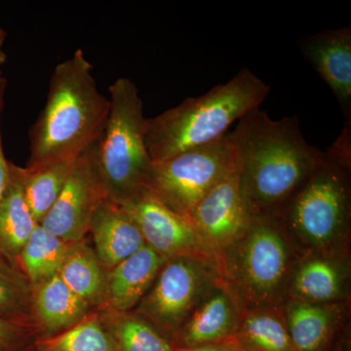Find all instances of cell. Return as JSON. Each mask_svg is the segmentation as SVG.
I'll use <instances>...</instances> for the list:
<instances>
[{"label": "cell", "mask_w": 351, "mask_h": 351, "mask_svg": "<svg viewBox=\"0 0 351 351\" xmlns=\"http://www.w3.org/2000/svg\"><path fill=\"white\" fill-rule=\"evenodd\" d=\"M239 121L228 136L245 202L253 218L276 214L322 162L324 152L306 142L298 117L274 120L258 108Z\"/></svg>", "instance_id": "cell-1"}, {"label": "cell", "mask_w": 351, "mask_h": 351, "mask_svg": "<svg viewBox=\"0 0 351 351\" xmlns=\"http://www.w3.org/2000/svg\"><path fill=\"white\" fill-rule=\"evenodd\" d=\"M108 112L110 100L99 89L93 64L76 50L53 71L45 106L29 130L25 168L80 156L100 140Z\"/></svg>", "instance_id": "cell-2"}, {"label": "cell", "mask_w": 351, "mask_h": 351, "mask_svg": "<svg viewBox=\"0 0 351 351\" xmlns=\"http://www.w3.org/2000/svg\"><path fill=\"white\" fill-rule=\"evenodd\" d=\"M351 119L322 162L277 215L302 255L348 256L350 223Z\"/></svg>", "instance_id": "cell-3"}, {"label": "cell", "mask_w": 351, "mask_h": 351, "mask_svg": "<svg viewBox=\"0 0 351 351\" xmlns=\"http://www.w3.org/2000/svg\"><path fill=\"white\" fill-rule=\"evenodd\" d=\"M269 92L267 83L244 68L208 93L145 119V145L152 163L223 138L233 122L260 108Z\"/></svg>", "instance_id": "cell-4"}, {"label": "cell", "mask_w": 351, "mask_h": 351, "mask_svg": "<svg viewBox=\"0 0 351 351\" xmlns=\"http://www.w3.org/2000/svg\"><path fill=\"white\" fill-rule=\"evenodd\" d=\"M302 255L278 215L255 217L226 252L219 285L232 295L240 313L282 306Z\"/></svg>", "instance_id": "cell-5"}, {"label": "cell", "mask_w": 351, "mask_h": 351, "mask_svg": "<svg viewBox=\"0 0 351 351\" xmlns=\"http://www.w3.org/2000/svg\"><path fill=\"white\" fill-rule=\"evenodd\" d=\"M110 112L96 145V163L108 199L125 204L149 188L152 161L145 141L144 104L130 78L108 89Z\"/></svg>", "instance_id": "cell-6"}, {"label": "cell", "mask_w": 351, "mask_h": 351, "mask_svg": "<svg viewBox=\"0 0 351 351\" xmlns=\"http://www.w3.org/2000/svg\"><path fill=\"white\" fill-rule=\"evenodd\" d=\"M237 164L228 134L216 142L154 162L149 189L166 206L189 218L198 202Z\"/></svg>", "instance_id": "cell-7"}, {"label": "cell", "mask_w": 351, "mask_h": 351, "mask_svg": "<svg viewBox=\"0 0 351 351\" xmlns=\"http://www.w3.org/2000/svg\"><path fill=\"white\" fill-rule=\"evenodd\" d=\"M217 285L218 278L208 263L195 258H171L133 311L170 339Z\"/></svg>", "instance_id": "cell-8"}, {"label": "cell", "mask_w": 351, "mask_h": 351, "mask_svg": "<svg viewBox=\"0 0 351 351\" xmlns=\"http://www.w3.org/2000/svg\"><path fill=\"white\" fill-rule=\"evenodd\" d=\"M253 219L242 195L237 164L189 215L198 239L213 258L217 278L226 252Z\"/></svg>", "instance_id": "cell-9"}, {"label": "cell", "mask_w": 351, "mask_h": 351, "mask_svg": "<svg viewBox=\"0 0 351 351\" xmlns=\"http://www.w3.org/2000/svg\"><path fill=\"white\" fill-rule=\"evenodd\" d=\"M96 145L76 158L63 191L39 223L69 243L87 239L95 212L108 198L97 167Z\"/></svg>", "instance_id": "cell-10"}, {"label": "cell", "mask_w": 351, "mask_h": 351, "mask_svg": "<svg viewBox=\"0 0 351 351\" xmlns=\"http://www.w3.org/2000/svg\"><path fill=\"white\" fill-rule=\"evenodd\" d=\"M123 205L136 221L145 243L165 258H189L211 265L213 258L201 243L186 217L176 213L149 189ZM216 274V272H215Z\"/></svg>", "instance_id": "cell-11"}, {"label": "cell", "mask_w": 351, "mask_h": 351, "mask_svg": "<svg viewBox=\"0 0 351 351\" xmlns=\"http://www.w3.org/2000/svg\"><path fill=\"white\" fill-rule=\"evenodd\" d=\"M300 51L351 119V27L324 29L302 39Z\"/></svg>", "instance_id": "cell-12"}, {"label": "cell", "mask_w": 351, "mask_h": 351, "mask_svg": "<svg viewBox=\"0 0 351 351\" xmlns=\"http://www.w3.org/2000/svg\"><path fill=\"white\" fill-rule=\"evenodd\" d=\"M348 256L306 254L298 261L288 289V299L332 304L348 302Z\"/></svg>", "instance_id": "cell-13"}, {"label": "cell", "mask_w": 351, "mask_h": 351, "mask_svg": "<svg viewBox=\"0 0 351 351\" xmlns=\"http://www.w3.org/2000/svg\"><path fill=\"white\" fill-rule=\"evenodd\" d=\"M240 311L228 292L217 285L171 337L174 348H189L223 341L233 334Z\"/></svg>", "instance_id": "cell-14"}, {"label": "cell", "mask_w": 351, "mask_h": 351, "mask_svg": "<svg viewBox=\"0 0 351 351\" xmlns=\"http://www.w3.org/2000/svg\"><path fill=\"white\" fill-rule=\"evenodd\" d=\"M89 234L95 253L107 271L145 245L140 228L126 208L108 198L95 212Z\"/></svg>", "instance_id": "cell-15"}, {"label": "cell", "mask_w": 351, "mask_h": 351, "mask_svg": "<svg viewBox=\"0 0 351 351\" xmlns=\"http://www.w3.org/2000/svg\"><path fill=\"white\" fill-rule=\"evenodd\" d=\"M167 262L145 245L130 257L107 271L106 297L98 311H132L149 292Z\"/></svg>", "instance_id": "cell-16"}, {"label": "cell", "mask_w": 351, "mask_h": 351, "mask_svg": "<svg viewBox=\"0 0 351 351\" xmlns=\"http://www.w3.org/2000/svg\"><path fill=\"white\" fill-rule=\"evenodd\" d=\"M297 351H322L346 323L348 302L315 304L288 299L283 306Z\"/></svg>", "instance_id": "cell-17"}, {"label": "cell", "mask_w": 351, "mask_h": 351, "mask_svg": "<svg viewBox=\"0 0 351 351\" xmlns=\"http://www.w3.org/2000/svg\"><path fill=\"white\" fill-rule=\"evenodd\" d=\"M93 311L86 302L64 283L58 274L32 286V317L40 328L41 338H48L66 331Z\"/></svg>", "instance_id": "cell-18"}, {"label": "cell", "mask_w": 351, "mask_h": 351, "mask_svg": "<svg viewBox=\"0 0 351 351\" xmlns=\"http://www.w3.org/2000/svg\"><path fill=\"white\" fill-rule=\"evenodd\" d=\"M38 223L24 193V168L10 162V176L0 199V253L19 267L23 248Z\"/></svg>", "instance_id": "cell-19"}, {"label": "cell", "mask_w": 351, "mask_h": 351, "mask_svg": "<svg viewBox=\"0 0 351 351\" xmlns=\"http://www.w3.org/2000/svg\"><path fill=\"white\" fill-rule=\"evenodd\" d=\"M283 306L241 311L237 329L223 341L242 351H297L289 334Z\"/></svg>", "instance_id": "cell-20"}, {"label": "cell", "mask_w": 351, "mask_h": 351, "mask_svg": "<svg viewBox=\"0 0 351 351\" xmlns=\"http://www.w3.org/2000/svg\"><path fill=\"white\" fill-rule=\"evenodd\" d=\"M58 276L94 311L104 306L107 269L101 265L87 239L69 245Z\"/></svg>", "instance_id": "cell-21"}, {"label": "cell", "mask_w": 351, "mask_h": 351, "mask_svg": "<svg viewBox=\"0 0 351 351\" xmlns=\"http://www.w3.org/2000/svg\"><path fill=\"white\" fill-rule=\"evenodd\" d=\"M98 313L119 351H174L169 339L133 311H101Z\"/></svg>", "instance_id": "cell-22"}, {"label": "cell", "mask_w": 351, "mask_h": 351, "mask_svg": "<svg viewBox=\"0 0 351 351\" xmlns=\"http://www.w3.org/2000/svg\"><path fill=\"white\" fill-rule=\"evenodd\" d=\"M76 158L55 161L34 169L24 168L25 200L38 225L63 191Z\"/></svg>", "instance_id": "cell-23"}, {"label": "cell", "mask_w": 351, "mask_h": 351, "mask_svg": "<svg viewBox=\"0 0 351 351\" xmlns=\"http://www.w3.org/2000/svg\"><path fill=\"white\" fill-rule=\"evenodd\" d=\"M69 245L43 226H36L18 263L31 287L58 274Z\"/></svg>", "instance_id": "cell-24"}, {"label": "cell", "mask_w": 351, "mask_h": 351, "mask_svg": "<svg viewBox=\"0 0 351 351\" xmlns=\"http://www.w3.org/2000/svg\"><path fill=\"white\" fill-rule=\"evenodd\" d=\"M36 351H119L110 335L101 324L99 313L87 317L66 331L39 339Z\"/></svg>", "instance_id": "cell-25"}, {"label": "cell", "mask_w": 351, "mask_h": 351, "mask_svg": "<svg viewBox=\"0 0 351 351\" xmlns=\"http://www.w3.org/2000/svg\"><path fill=\"white\" fill-rule=\"evenodd\" d=\"M0 318L31 320L32 287L22 270L0 253Z\"/></svg>", "instance_id": "cell-26"}, {"label": "cell", "mask_w": 351, "mask_h": 351, "mask_svg": "<svg viewBox=\"0 0 351 351\" xmlns=\"http://www.w3.org/2000/svg\"><path fill=\"white\" fill-rule=\"evenodd\" d=\"M43 337L36 321L0 318V351H36Z\"/></svg>", "instance_id": "cell-27"}, {"label": "cell", "mask_w": 351, "mask_h": 351, "mask_svg": "<svg viewBox=\"0 0 351 351\" xmlns=\"http://www.w3.org/2000/svg\"><path fill=\"white\" fill-rule=\"evenodd\" d=\"M7 86V80L0 73V199L3 195L5 191L7 184L9 181V176H10V162L7 161L5 156H4L3 147H2L1 138V117L4 107V96H5V90Z\"/></svg>", "instance_id": "cell-28"}, {"label": "cell", "mask_w": 351, "mask_h": 351, "mask_svg": "<svg viewBox=\"0 0 351 351\" xmlns=\"http://www.w3.org/2000/svg\"><path fill=\"white\" fill-rule=\"evenodd\" d=\"M322 351H351L350 326L346 323Z\"/></svg>", "instance_id": "cell-29"}, {"label": "cell", "mask_w": 351, "mask_h": 351, "mask_svg": "<svg viewBox=\"0 0 351 351\" xmlns=\"http://www.w3.org/2000/svg\"><path fill=\"white\" fill-rule=\"evenodd\" d=\"M174 351H242L232 343L226 341H219L218 343H210V345L195 346L189 348H174Z\"/></svg>", "instance_id": "cell-30"}, {"label": "cell", "mask_w": 351, "mask_h": 351, "mask_svg": "<svg viewBox=\"0 0 351 351\" xmlns=\"http://www.w3.org/2000/svg\"><path fill=\"white\" fill-rule=\"evenodd\" d=\"M5 40L6 32L2 27H0V66L6 62V54L3 49Z\"/></svg>", "instance_id": "cell-31"}, {"label": "cell", "mask_w": 351, "mask_h": 351, "mask_svg": "<svg viewBox=\"0 0 351 351\" xmlns=\"http://www.w3.org/2000/svg\"><path fill=\"white\" fill-rule=\"evenodd\" d=\"M0 73H1V69H0Z\"/></svg>", "instance_id": "cell-32"}]
</instances>
